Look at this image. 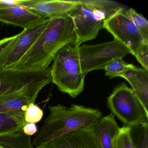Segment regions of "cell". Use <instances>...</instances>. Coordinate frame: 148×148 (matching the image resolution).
Here are the masks:
<instances>
[{
    "label": "cell",
    "instance_id": "7a4b0ae2",
    "mask_svg": "<svg viewBox=\"0 0 148 148\" xmlns=\"http://www.w3.org/2000/svg\"><path fill=\"white\" fill-rule=\"evenodd\" d=\"M50 114L32 141L33 146L47 143L76 130L93 127L102 118L98 109L72 104H57L48 107Z\"/></svg>",
    "mask_w": 148,
    "mask_h": 148
},
{
    "label": "cell",
    "instance_id": "9c48e42d",
    "mask_svg": "<svg viewBox=\"0 0 148 148\" xmlns=\"http://www.w3.org/2000/svg\"><path fill=\"white\" fill-rule=\"evenodd\" d=\"M49 21V19H43L20 33L17 41L8 56L5 68L17 66L24 55L42 33Z\"/></svg>",
    "mask_w": 148,
    "mask_h": 148
},
{
    "label": "cell",
    "instance_id": "484cf974",
    "mask_svg": "<svg viewBox=\"0 0 148 148\" xmlns=\"http://www.w3.org/2000/svg\"><path fill=\"white\" fill-rule=\"evenodd\" d=\"M0 148H5L4 147H3V146H1V145H0Z\"/></svg>",
    "mask_w": 148,
    "mask_h": 148
},
{
    "label": "cell",
    "instance_id": "7402d4cb",
    "mask_svg": "<svg viewBox=\"0 0 148 148\" xmlns=\"http://www.w3.org/2000/svg\"><path fill=\"white\" fill-rule=\"evenodd\" d=\"M43 115V111L39 106L34 103H31L25 112V120L26 123H36L41 120Z\"/></svg>",
    "mask_w": 148,
    "mask_h": 148
},
{
    "label": "cell",
    "instance_id": "3957f363",
    "mask_svg": "<svg viewBox=\"0 0 148 148\" xmlns=\"http://www.w3.org/2000/svg\"><path fill=\"white\" fill-rule=\"evenodd\" d=\"M123 7L112 1L80 0V4L69 14L76 35L74 46L78 48L82 43L95 39L105 20Z\"/></svg>",
    "mask_w": 148,
    "mask_h": 148
},
{
    "label": "cell",
    "instance_id": "2e32d148",
    "mask_svg": "<svg viewBox=\"0 0 148 148\" xmlns=\"http://www.w3.org/2000/svg\"><path fill=\"white\" fill-rule=\"evenodd\" d=\"M25 112L22 111L0 113V133H7L23 127L27 123Z\"/></svg>",
    "mask_w": 148,
    "mask_h": 148
},
{
    "label": "cell",
    "instance_id": "ba28073f",
    "mask_svg": "<svg viewBox=\"0 0 148 148\" xmlns=\"http://www.w3.org/2000/svg\"><path fill=\"white\" fill-rule=\"evenodd\" d=\"M124 7L121 8L104 21L103 28L107 30L125 46L135 56L145 41L131 20L126 15Z\"/></svg>",
    "mask_w": 148,
    "mask_h": 148
},
{
    "label": "cell",
    "instance_id": "5bb4252c",
    "mask_svg": "<svg viewBox=\"0 0 148 148\" xmlns=\"http://www.w3.org/2000/svg\"><path fill=\"white\" fill-rule=\"evenodd\" d=\"M40 92L26 90L5 95L0 97V113L22 111L34 103Z\"/></svg>",
    "mask_w": 148,
    "mask_h": 148
},
{
    "label": "cell",
    "instance_id": "cb8c5ba5",
    "mask_svg": "<svg viewBox=\"0 0 148 148\" xmlns=\"http://www.w3.org/2000/svg\"><path fill=\"white\" fill-rule=\"evenodd\" d=\"M35 0H0V9L12 6H21L27 8L33 4Z\"/></svg>",
    "mask_w": 148,
    "mask_h": 148
},
{
    "label": "cell",
    "instance_id": "e0dca14e",
    "mask_svg": "<svg viewBox=\"0 0 148 148\" xmlns=\"http://www.w3.org/2000/svg\"><path fill=\"white\" fill-rule=\"evenodd\" d=\"M135 66L132 64L126 63L122 58H116L110 61L104 70L106 75L112 79L116 77H122L126 71Z\"/></svg>",
    "mask_w": 148,
    "mask_h": 148
},
{
    "label": "cell",
    "instance_id": "52a82bcc",
    "mask_svg": "<svg viewBox=\"0 0 148 148\" xmlns=\"http://www.w3.org/2000/svg\"><path fill=\"white\" fill-rule=\"evenodd\" d=\"M80 67L85 76L92 71L104 70L112 60L123 58L130 51L118 40L95 45H83L78 48Z\"/></svg>",
    "mask_w": 148,
    "mask_h": 148
},
{
    "label": "cell",
    "instance_id": "44dd1931",
    "mask_svg": "<svg viewBox=\"0 0 148 148\" xmlns=\"http://www.w3.org/2000/svg\"><path fill=\"white\" fill-rule=\"evenodd\" d=\"M19 35V33L0 40V71L5 69L8 56L17 41Z\"/></svg>",
    "mask_w": 148,
    "mask_h": 148
},
{
    "label": "cell",
    "instance_id": "277c9868",
    "mask_svg": "<svg viewBox=\"0 0 148 148\" xmlns=\"http://www.w3.org/2000/svg\"><path fill=\"white\" fill-rule=\"evenodd\" d=\"M78 48L66 45L60 49L51 67L52 83L63 93L75 98L84 91V78L80 67Z\"/></svg>",
    "mask_w": 148,
    "mask_h": 148
},
{
    "label": "cell",
    "instance_id": "8992f818",
    "mask_svg": "<svg viewBox=\"0 0 148 148\" xmlns=\"http://www.w3.org/2000/svg\"><path fill=\"white\" fill-rule=\"evenodd\" d=\"M107 105L112 114L125 126L132 127L148 123V112L125 83L114 88L107 97Z\"/></svg>",
    "mask_w": 148,
    "mask_h": 148
},
{
    "label": "cell",
    "instance_id": "603a6c76",
    "mask_svg": "<svg viewBox=\"0 0 148 148\" xmlns=\"http://www.w3.org/2000/svg\"><path fill=\"white\" fill-rule=\"evenodd\" d=\"M134 56L143 68L148 71V42H144Z\"/></svg>",
    "mask_w": 148,
    "mask_h": 148
},
{
    "label": "cell",
    "instance_id": "5b68a950",
    "mask_svg": "<svg viewBox=\"0 0 148 148\" xmlns=\"http://www.w3.org/2000/svg\"><path fill=\"white\" fill-rule=\"evenodd\" d=\"M52 82L51 67L5 68L0 71V97L22 91L40 92Z\"/></svg>",
    "mask_w": 148,
    "mask_h": 148
},
{
    "label": "cell",
    "instance_id": "d4e9b609",
    "mask_svg": "<svg viewBox=\"0 0 148 148\" xmlns=\"http://www.w3.org/2000/svg\"><path fill=\"white\" fill-rule=\"evenodd\" d=\"M24 133L27 136H31L34 135L38 131L37 125L35 123H27L23 127Z\"/></svg>",
    "mask_w": 148,
    "mask_h": 148
},
{
    "label": "cell",
    "instance_id": "d6986e66",
    "mask_svg": "<svg viewBox=\"0 0 148 148\" xmlns=\"http://www.w3.org/2000/svg\"><path fill=\"white\" fill-rule=\"evenodd\" d=\"M131 133L136 148H148V123L131 127Z\"/></svg>",
    "mask_w": 148,
    "mask_h": 148
},
{
    "label": "cell",
    "instance_id": "4fadbf2b",
    "mask_svg": "<svg viewBox=\"0 0 148 148\" xmlns=\"http://www.w3.org/2000/svg\"><path fill=\"white\" fill-rule=\"evenodd\" d=\"M122 77L129 82L135 95L148 112V70L135 66L126 71Z\"/></svg>",
    "mask_w": 148,
    "mask_h": 148
},
{
    "label": "cell",
    "instance_id": "6da1fadb",
    "mask_svg": "<svg viewBox=\"0 0 148 148\" xmlns=\"http://www.w3.org/2000/svg\"><path fill=\"white\" fill-rule=\"evenodd\" d=\"M73 22L68 15L49 19L42 33L16 67H49L57 52L66 45L75 46Z\"/></svg>",
    "mask_w": 148,
    "mask_h": 148
},
{
    "label": "cell",
    "instance_id": "7c38bea8",
    "mask_svg": "<svg viewBox=\"0 0 148 148\" xmlns=\"http://www.w3.org/2000/svg\"><path fill=\"white\" fill-rule=\"evenodd\" d=\"M43 19L39 14L24 7L12 6L0 9V22L24 29Z\"/></svg>",
    "mask_w": 148,
    "mask_h": 148
},
{
    "label": "cell",
    "instance_id": "8fae6325",
    "mask_svg": "<svg viewBox=\"0 0 148 148\" xmlns=\"http://www.w3.org/2000/svg\"><path fill=\"white\" fill-rule=\"evenodd\" d=\"M80 0H35L26 8L39 14L44 19L68 15L80 4Z\"/></svg>",
    "mask_w": 148,
    "mask_h": 148
},
{
    "label": "cell",
    "instance_id": "ac0fdd59",
    "mask_svg": "<svg viewBox=\"0 0 148 148\" xmlns=\"http://www.w3.org/2000/svg\"><path fill=\"white\" fill-rule=\"evenodd\" d=\"M125 13L131 20L144 40L148 42V20L133 8L125 10Z\"/></svg>",
    "mask_w": 148,
    "mask_h": 148
},
{
    "label": "cell",
    "instance_id": "30bf717a",
    "mask_svg": "<svg viewBox=\"0 0 148 148\" xmlns=\"http://www.w3.org/2000/svg\"><path fill=\"white\" fill-rule=\"evenodd\" d=\"M36 148H100L93 127L81 128L47 143Z\"/></svg>",
    "mask_w": 148,
    "mask_h": 148
},
{
    "label": "cell",
    "instance_id": "ffe728a7",
    "mask_svg": "<svg viewBox=\"0 0 148 148\" xmlns=\"http://www.w3.org/2000/svg\"><path fill=\"white\" fill-rule=\"evenodd\" d=\"M131 127L124 125L119 128L115 139L114 148H136L131 133Z\"/></svg>",
    "mask_w": 148,
    "mask_h": 148
},
{
    "label": "cell",
    "instance_id": "9a60e30c",
    "mask_svg": "<svg viewBox=\"0 0 148 148\" xmlns=\"http://www.w3.org/2000/svg\"><path fill=\"white\" fill-rule=\"evenodd\" d=\"M119 128L112 113L103 117L93 127L100 148H114L115 139Z\"/></svg>",
    "mask_w": 148,
    "mask_h": 148
}]
</instances>
